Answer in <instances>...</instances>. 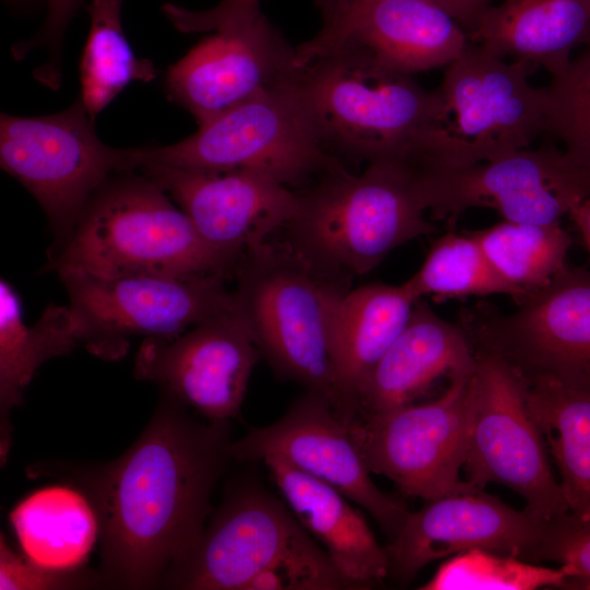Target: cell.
<instances>
[{"instance_id":"1f68e13d","label":"cell","mask_w":590,"mask_h":590,"mask_svg":"<svg viewBox=\"0 0 590 590\" xmlns=\"http://www.w3.org/2000/svg\"><path fill=\"white\" fill-rule=\"evenodd\" d=\"M546 91V131L590 168V42Z\"/></svg>"},{"instance_id":"f546056e","label":"cell","mask_w":590,"mask_h":590,"mask_svg":"<svg viewBox=\"0 0 590 590\" xmlns=\"http://www.w3.org/2000/svg\"><path fill=\"white\" fill-rule=\"evenodd\" d=\"M404 284L416 299L430 296L437 302L500 294L517 304L528 294L495 270L471 232L438 237L421 268Z\"/></svg>"},{"instance_id":"ab89813d","label":"cell","mask_w":590,"mask_h":590,"mask_svg":"<svg viewBox=\"0 0 590 590\" xmlns=\"http://www.w3.org/2000/svg\"><path fill=\"white\" fill-rule=\"evenodd\" d=\"M4 1H7L10 4H22V3H25V2H27L30 0H4Z\"/></svg>"},{"instance_id":"6da1fadb","label":"cell","mask_w":590,"mask_h":590,"mask_svg":"<svg viewBox=\"0 0 590 590\" xmlns=\"http://www.w3.org/2000/svg\"><path fill=\"white\" fill-rule=\"evenodd\" d=\"M164 392L135 442L91 484L103 580L148 589L196 546L211 492L229 456L226 422L198 423Z\"/></svg>"},{"instance_id":"9c48e42d","label":"cell","mask_w":590,"mask_h":590,"mask_svg":"<svg viewBox=\"0 0 590 590\" xmlns=\"http://www.w3.org/2000/svg\"><path fill=\"white\" fill-rule=\"evenodd\" d=\"M57 273L80 343L108 359L122 356L133 335L176 338L234 308L233 291L221 276L101 278L73 269Z\"/></svg>"},{"instance_id":"ffe728a7","label":"cell","mask_w":590,"mask_h":590,"mask_svg":"<svg viewBox=\"0 0 590 590\" xmlns=\"http://www.w3.org/2000/svg\"><path fill=\"white\" fill-rule=\"evenodd\" d=\"M470 44L462 26L432 0H357L335 25L296 47L300 67L341 47L363 49L412 74L456 60Z\"/></svg>"},{"instance_id":"5bb4252c","label":"cell","mask_w":590,"mask_h":590,"mask_svg":"<svg viewBox=\"0 0 590 590\" xmlns=\"http://www.w3.org/2000/svg\"><path fill=\"white\" fill-rule=\"evenodd\" d=\"M229 456L238 461L280 457L363 507L391 539L410 512L403 502L373 482L347 424L316 391L307 390L275 423L231 442Z\"/></svg>"},{"instance_id":"3957f363","label":"cell","mask_w":590,"mask_h":590,"mask_svg":"<svg viewBox=\"0 0 590 590\" xmlns=\"http://www.w3.org/2000/svg\"><path fill=\"white\" fill-rule=\"evenodd\" d=\"M240 259L206 244L185 212L143 174L110 177L90 199L67 239L51 249L46 268L101 278L228 279L235 276Z\"/></svg>"},{"instance_id":"603a6c76","label":"cell","mask_w":590,"mask_h":590,"mask_svg":"<svg viewBox=\"0 0 590 590\" xmlns=\"http://www.w3.org/2000/svg\"><path fill=\"white\" fill-rule=\"evenodd\" d=\"M417 299L404 282L370 283L340 295L331 320L334 410L350 423L368 375L406 324Z\"/></svg>"},{"instance_id":"7c38bea8","label":"cell","mask_w":590,"mask_h":590,"mask_svg":"<svg viewBox=\"0 0 590 590\" xmlns=\"http://www.w3.org/2000/svg\"><path fill=\"white\" fill-rule=\"evenodd\" d=\"M473 370L451 376L444 394L434 401L346 423L370 472L425 502L462 488L467 481L459 474L471 430Z\"/></svg>"},{"instance_id":"4dcf8cb0","label":"cell","mask_w":590,"mask_h":590,"mask_svg":"<svg viewBox=\"0 0 590 590\" xmlns=\"http://www.w3.org/2000/svg\"><path fill=\"white\" fill-rule=\"evenodd\" d=\"M563 566L545 567L522 558L482 548L469 550L444 560L421 590L504 589L533 590L566 587Z\"/></svg>"},{"instance_id":"30bf717a","label":"cell","mask_w":590,"mask_h":590,"mask_svg":"<svg viewBox=\"0 0 590 590\" xmlns=\"http://www.w3.org/2000/svg\"><path fill=\"white\" fill-rule=\"evenodd\" d=\"M81 96L48 116L1 114L0 165L37 200L63 243L85 205L114 172L129 173L126 149L103 143Z\"/></svg>"},{"instance_id":"ac0fdd59","label":"cell","mask_w":590,"mask_h":590,"mask_svg":"<svg viewBox=\"0 0 590 590\" xmlns=\"http://www.w3.org/2000/svg\"><path fill=\"white\" fill-rule=\"evenodd\" d=\"M296 47L261 14L204 38L169 67L165 85L199 126L294 78Z\"/></svg>"},{"instance_id":"e0dca14e","label":"cell","mask_w":590,"mask_h":590,"mask_svg":"<svg viewBox=\"0 0 590 590\" xmlns=\"http://www.w3.org/2000/svg\"><path fill=\"white\" fill-rule=\"evenodd\" d=\"M312 543L284 500L246 488L225 503L163 580L177 589L246 590L258 574Z\"/></svg>"},{"instance_id":"9a60e30c","label":"cell","mask_w":590,"mask_h":590,"mask_svg":"<svg viewBox=\"0 0 590 590\" xmlns=\"http://www.w3.org/2000/svg\"><path fill=\"white\" fill-rule=\"evenodd\" d=\"M259 354L233 308L176 338H145L134 375L158 384L210 422H226L239 412Z\"/></svg>"},{"instance_id":"74e56055","label":"cell","mask_w":590,"mask_h":590,"mask_svg":"<svg viewBox=\"0 0 590 590\" xmlns=\"http://www.w3.org/2000/svg\"><path fill=\"white\" fill-rule=\"evenodd\" d=\"M357 0H316L321 17L322 27L327 28L339 23L352 9Z\"/></svg>"},{"instance_id":"5b68a950","label":"cell","mask_w":590,"mask_h":590,"mask_svg":"<svg viewBox=\"0 0 590 590\" xmlns=\"http://www.w3.org/2000/svg\"><path fill=\"white\" fill-rule=\"evenodd\" d=\"M300 72V70H299ZM299 72L199 126L169 145L127 149L131 172L162 165L247 170L303 191L346 165L322 145L300 91Z\"/></svg>"},{"instance_id":"83f0119b","label":"cell","mask_w":590,"mask_h":590,"mask_svg":"<svg viewBox=\"0 0 590 590\" xmlns=\"http://www.w3.org/2000/svg\"><path fill=\"white\" fill-rule=\"evenodd\" d=\"M122 2L91 0L87 8L91 27L80 63V96L93 121L131 81L157 75L150 60L137 58L123 34Z\"/></svg>"},{"instance_id":"8d00e7d4","label":"cell","mask_w":590,"mask_h":590,"mask_svg":"<svg viewBox=\"0 0 590 590\" xmlns=\"http://www.w3.org/2000/svg\"><path fill=\"white\" fill-rule=\"evenodd\" d=\"M449 13L469 33L493 0H432Z\"/></svg>"},{"instance_id":"7402d4cb","label":"cell","mask_w":590,"mask_h":590,"mask_svg":"<svg viewBox=\"0 0 590 590\" xmlns=\"http://www.w3.org/2000/svg\"><path fill=\"white\" fill-rule=\"evenodd\" d=\"M262 461L296 520L355 589L370 587L389 575L386 547L345 495L280 457L268 456Z\"/></svg>"},{"instance_id":"836d02e7","label":"cell","mask_w":590,"mask_h":590,"mask_svg":"<svg viewBox=\"0 0 590 590\" xmlns=\"http://www.w3.org/2000/svg\"><path fill=\"white\" fill-rule=\"evenodd\" d=\"M82 2L83 0H47L46 17L39 31L32 38L17 42L11 48L16 60L24 59L37 48H47L49 58L34 71V76L51 90L61 85L62 43L68 25Z\"/></svg>"},{"instance_id":"4fadbf2b","label":"cell","mask_w":590,"mask_h":590,"mask_svg":"<svg viewBox=\"0 0 590 590\" xmlns=\"http://www.w3.org/2000/svg\"><path fill=\"white\" fill-rule=\"evenodd\" d=\"M429 211L455 221L472 208H491L510 222L559 223L590 197V168L566 150L521 149L467 166L420 158Z\"/></svg>"},{"instance_id":"8fae6325","label":"cell","mask_w":590,"mask_h":590,"mask_svg":"<svg viewBox=\"0 0 590 590\" xmlns=\"http://www.w3.org/2000/svg\"><path fill=\"white\" fill-rule=\"evenodd\" d=\"M475 355L467 481L480 488L488 483L509 487L545 522L568 514L544 438L528 408L524 378L494 354L475 351Z\"/></svg>"},{"instance_id":"7a4b0ae2","label":"cell","mask_w":590,"mask_h":590,"mask_svg":"<svg viewBox=\"0 0 590 590\" xmlns=\"http://www.w3.org/2000/svg\"><path fill=\"white\" fill-rule=\"evenodd\" d=\"M298 193L286 245L344 291L397 247L435 232L423 174L402 153L367 163L359 175L329 174Z\"/></svg>"},{"instance_id":"d6a6232c","label":"cell","mask_w":590,"mask_h":590,"mask_svg":"<svg viewBox=\"0 0 590 590\" xmlns=\"http://www.w3.org/2000/svg\"><path fill=\"white\" fill-rule=\"evenodd\" d=\"M540 559L557 562L567 570V588L590 589V521L568 512L547 522Z\"/></svg>"},{"instance_id":"8992f818","label":"cell","mask_w":590,"mask_h":590,"mask_svg":"<svg viewBox=\"0 0 590 590\" xmlns=\"http://www.w3.org/2000/svg\"><path fill=\"white\" fill-rule=\"evenodd\" d=\"M234 309L260 354L284 377L335 406L331 320L344 291L320 276L286 244L247 250L235 272Z\"/></svg>"},{"instance_id":"d590c367","label":"cell","mask_w":590,"mask_h":590,"mask_svg":"<svg viewBox=\"0 0 590 590\" xmlns=\"http://www.w3.org/2000/svg\"><path fill=\"white\" fill-rule=\"evenodd\" d=\"M260 0H221L213 8L192 11L165 3L162 11L168 21L182 33L225 31L246 24L259 15Z\"/></svg>"},{"instance_id":"f35d334b","label":"cell","mask_w":590,"mask_h":590,"mask_svg":"<svg viewBox=\"0 0 590 590\" xmlns=\"http://www.w3.org/2000/svg\"><path fill=\"white\" fill-rule=\"evenodd\" d=\"M590 253V197L576 205L568 214Z\"/></svg>"},{"instance_id":"277c9868","label":"cell","mask_w":590,"mask_h":590,"mask_svg":"<svg viewBox=\"0 0 590 590\" xmlns=\"http://www.w3.org/2000/svg\"><path fill=\"white\" fill-rule=\"evenodd\" d=\"M298 82L323 148L354 164L397 154L434 127L442 111L436 91L353 47L302 67Z\"/></svg>"},{"instance_id":"f1b7e54d","label":"cell","mask_w":590,"mask_h":590,"mask_svg":"<svg viewBox=\"0 0 590 590\" xmlns=\"http://www.w3.org/2000/svg\"><path fill=\"white\" fill-rule=\"evenodd\" d=\"M495 270L511 285L540 290L566 266L571 235L560 225L528 224L504 220L471 232Z\"/></svg>"},{"instance_id":"d4e9b609","label":"cell","mask_w":590,"mask_h":590,"mask_svg":"<svg viewBox=\"0 0 590 590\" xmlns=\"http://www.w3.org/2000/svg\"><path fill=\"white\" fill-rule=\"evenodd\" d=\"M9 519L23 555L52 571H78L101 533L92 499L62 485L34 491Z\"/></svg>"},{"instance_id":"4316f807","label":"cell","mask_w":590,"mask_h":590,"mask_svg":"<svg viewBox=\"0 0 590 590\" xmlns=\"http://www.w3.org/2000/svg\"><path fill=\"white\" fill-rule=\"evenodd\" d=\"M526 380L530 414L558 473L569 512L590 521V392L555 380Z\"/></svg>"},{"instance_id":"cb8c5ba5","label":"cell","mask_w":590,"mask_h":590,"mask_svg":"<svg viewBox=\"0 0 590 590\" xmlns=\"http://www.w3.org/2000/svg\"><path fill=\"white\" fill-rule=\"evenodd\" d=\"M467 35L498 58L544 68L555 78L574 49L590 42V0H503Z\"/></svg>"},{"instance_id":"d6986e66","label":"cell","mask_w":590,"mask_h":590,"mask_svg":"<svg viewBox=\"0 0 590 590\" xmlns=\"http://www.w3.org/2000/svg\"><path fill=\"white\" fill-rule=\"evenodd\" d=\"M154 180L214 249L240 259L295 216L299 193L247 170L204 172L148 165Z\"/></svg>"},{"instance_id":"e575fe53","label":"cell","mask_w":590,"mask_h":590,"mask_svg":"<svg viewBox=\"0 0 590 590\" xmlns=\"http://www.w3.org/2000/svg\"><path fill=\"white\" fill-rule=\"evenodd\" d=\"M95 577L82 571L60 573L45 569L23 554L14 552L1 534L0 539V589L1 590H52L76 589L93 586Z\"/></svg>"},{"instance_id":"52a82bcc","label":"cell","mask_w":590,"mask_h":590,"mask_svg":"<svg viewBox=\"0 0 590 590\" xmlns=\"http://www.w3.org/2000/svg\"><path fill=\"white\" fill-rule=\"evenodd\" d=\"M536 68L496 57L473 44L446 67L437 88L438 122L411 150L449 167L467 166L529 148L546 131L547 91L533 86Z\"/></svg>"},{"instance_id":"2e32d148","label":"cell","mask_w":590,"mask_h":590,"mask_svg":"<svg viewBox=\"0 0 590 590\" xmlns=\"http://www.w3.org/2000/svg\"><path fill=\"white\" fill-rule=\"evenodd\" d=\"M482 489L467 481L409 512L386 546L390 571L410 580L426 565L473 548L538 560L547 522Z\"/></svg>"},{"instance_id":"484cf974","label":"cell","mask_w":590,"mask_h":590,"mask_svg":"<svg viewBox=\"0 0 590 590\" xmlns=\"http://www.w3.org/2000/svg\"><path fill=\"white\" fill-rule=\"evenodd\" d=\"M69 307L49 304L32 326L25 324L19 294L0 282V455L10 447L9 413L22 401V390L46 361L67 355L80 345Z\"/></svg>"},{"instance_id":"44dd1931","label":"cell","mask_w":590,"mask_h":590,"mask_svg":"<svg viewBox=\"0 0 590 590\" xmlns=\"http://www.w3.org/2000/svg\"><path fill=\"white\" fill-rule=\"evenodd\" d=\"M475 364V351L460 324L442 319L418 298L365 380L354 420L409 404L441 376L472 371Z\"/></svg>"},{"instance_id":"ba28073f","label":"cell","mask_w":590,"mask_h":590,"mask_svg":"<svg viewBox=\"0 0 590 590\" xmlns=\"http://www.w3.org/2000/svg\"><path fill=\"white\" fill-rule=\"evenodd\" d=\"M457 322L474 351L494 354L527 379L546 378L590 392V271L566 266L517 308H462Z\"/></svg>"}]
</instances>
